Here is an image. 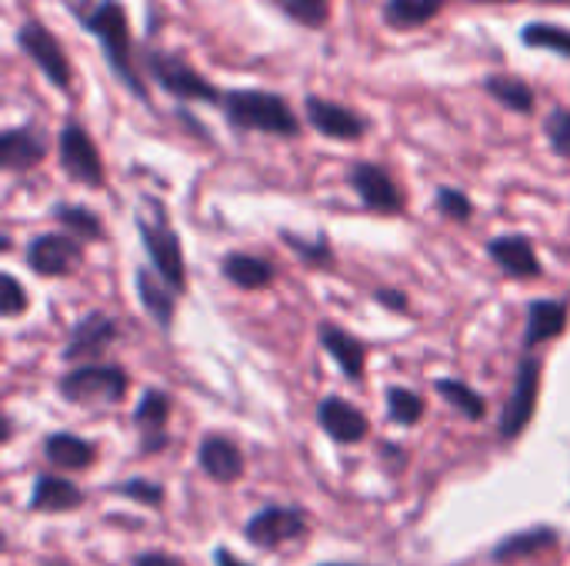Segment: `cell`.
<instances>
[{
  "label": "cell",
  "instance_id": "cell-1",
  "mask_svg": "<svg viewBox=\"0 0 570 566\" xmlns=\"http://www.w3.org/2000/svg\"><path fill=\"white\" fill-rule=\"evenodd\" d=\"M77 20L100 40L104 57L110 63V70L120 77V83L137 93L140 100H150L137 67H134V43H130V27H127V13L120 7V0H100L97 7H73Z\"/></svg>",
  "mask_w": 570,
  "mask_h": 566
},
{
  "label": "cell",
  "instance_id": "cell-2",
  "mask_svg": "<svg viewBox=\"0 0 570 566\" xmlns=\"http://www.w3.org/2000/svg\"><path fill=\"white\" fill-rule=\"evenodd\" d=\"M224 117L237 130H261V133H281L297 137L301 123L291 110V103L281 93L271 90H227L224 93Z\"/></svg>",
  "mask_w": 570,
  "mask_h": 566
},
{
  "label": "cell",
  "instance_id": "cell-3",
  "mask_svg": "<svg viewBox=\"0 0 570 566\" xmlns=\"http://www.w3.org/2000/svg\"><path fill=\"white\" fill-rule=\"evenodd\" d=\"M127 370L117 364H80L73 370H67L57 384L60 397L67 404H120L127 397Z\"/></svg>",
  "mask_w": 570,
  "mask_h": 566
},
{
  "label": "cell",
  "instance_id": "cell-4",
  "mask_svg": "<svg viewBox=\"0 0 570 566\" xmlns=\"http://www.w3.org/2000/svg\"><path fill=\"white\" fill-rule=\"evenodd\" d=\"M311 530V517L304 507L287 504H264L250 520L244 524V540L257 550H281L284 544L304 540Z\"/></svg>",
  "mask_w": 570,
  "mask_h": 566
},
{
  "label": "cell",
  "instance_id": "cell-5",
  "mask_svg": "<svg viewBox=\"0 0 570 566\" xmlns=\"http://www.w3.org/2000/svg\"><path fill=\"white\" fill-rule=\"evenodd\" d=\"M137 234L144 240V250L150 257V267L177 290L184 294L187 287V267H184V254H180V240L170 230V224L164 220V210L144 214L137 217Z\"/></svg>",
  "mask_w": 570,
  "mask_h": 566
},
{
  "label": "cell",
  "instance_id": "cell-6",
  "mask_svg": "<svg viewBox=\"0 0 570 566\" xmlns=\"http://www.w3.org/2000/svg\"><path fill=\"white\" fill-rule=\"evenodd\" d=\"M144 67L177 100H210V103L224 100V93L204 73H197L184 57H174V53H164V50H150L144 57Z\"/></svg>",
  "mask_w": 570,
  "mask_h": 566
},
{
  "label": "cell",
  "instance_id": "cell-7",
  "mask_svg": "<svg viewBox=\"0 0 570 566\" xmlns=\"http://www.w3.org/2000/svg\"><path fill=\"white\" fill-rule=\"evenodd\" d=\"M541 370L544 367H541L538 357H524L518 364L514 390H511V397L504 404V414H501V424H498V434H501L504 444L518 440L531 427V420L538 414V400H541Z\"/></svg>",
  "mask_w": 570,
  "mask_h": 566
},
{
  "label": "cell",
  "instance_id": "cell-8",
  "mask_svg": "<svg viewBox=\"0 0 570 566\" xmlns=\"http://www.w3.org/2000/svg\"><path fill=\"white\" fill-rule=\"evenodd\" d=\"M17 43H20V50L43 70V77H47L53 87L70 90L73 73H70L67 53H63L60 40H57L40 20H23L20 30H17Z\"/></svg>",
  "mask_w": 570,
  "mask_h": 566
},
{
  "label": "cell",
  "instance_id": "cell-9",
  "mask_svg": "<svg viewBox=\"0 0 570 566\" xmlns=\"http://www.w3.org/2000/svg\"><path fill=\"white\" fill-rule=\"evenodd\" d=\"M347 183L361 197V203L374 214H401L404 210V193L397 180L374 160H354L347 167Z\"/></svg>",
  "mask_w": 570,
  "mask_h": 566
},
{
  "label": "cell",
  "instance_id": "cell-10",
  "mask_svg": "<svg viewBox=\"0 0 570 566\" xmlns=\"http://www.w3.org/2000/svg\"><path fill=\"white\" fill-rule=\"evenodd\" d=\"M57 150H60V167H63V173H67L70 180L87 183V187H100V183H104L100 150H97V143L90 140L87 127L67 123V127L60 130Z\"/></svg>",
  "mask_w": 570,
  "mask_h": 566
},
{
  "label": "cell",
  "instance_id": "cell-11",
  "mask_svg": "<svg viewBox=\"0 0 570 566\" xmlns=\"http://www.w3.org/2000/svg\"><path fill=\"white\" fill-rule=\"evenodd\" d=\"M80 260H83V247L73 237L40 234L27 247V264L37 277H67V274H73V267Z\"/></svg>",
  "mask_w": 570,
  "mask_h": 566
},
{
  "label": "cell",
  "instance_id": "cell-12",
  "mask_svg": "<svg viewBox=\"0 0 570 566\" xmlns=\"http://www.w3.org/2000/svg\"><path fill=\"white\" fill-rule=\"evenodd\" d=\"M304 113H307V123L314 130H321L324 137H331V140H351L354 143V140H361L367 133V120L357 110H351L344 103H334L327 97H307Z\"/></svg>",
  "mask_w": 570,
  "mask_h": 566
},
{
  "label": "cell",
  "instance_id": "cell-13",
  "mask_svg": "<svg viewBox=\"0 0 570 566\" xmlns=\"http://www.w3.org/2000/svg\"><path fill=\"white\" fill-rule=\"evenodd\" d=\"M167 420H170V394L164 390H144L137 410H134V427L140 437V457H154L160 450H167L170 437H167Z\"/></svg>",
  "mask_w": 570,
  "mask_h": 566
},
{
  "label": "cell",
  "instance_id": "cell-14",
  "mask_svg": "<svg viewBox=\"0 0 570 566\" xmlns=\"http://www.w3.org/2000/svg\"><path fill=\"white\" fill-rule=\"evenodd\" d=\"M197 464H200V470H204L214 484H220V487L237 484V480L244 477V470H247L244 450H240L230 437H224V434H207V437L200 440V447H197Z\"/></svg>",
  "mask_w": 570,
  "mask_h": 566
},
{
  "label": "cell",
  "instance_id": "cell-15",
  "mask_svg": "<svg viewBox=\"0 0 570 566\" xmlns=\"http://www.w3.org/2000/svg\"><path fill=\"white\" fill-rule=\"evenodd\" d=\"M87 504V494L60 477V474H37L33 477V487H30V514H47V517H57V514H73Z\"/></svg>",
  "mask_w": 570,
  "mask_h": 566
},
{
  "label": "cell",
  "instance_id": "cell-16",
  "mask_svg": "<svg viewBox=\"0 0 570 566\" xmlns=\"http://www.w3.org/2000/svg\"><path fill=\"white\" fill-rule=\"evenodd\" d=\"M317 424L334 444H361L371 434V420L364 417V410H357L344 397H324L317 404Z\"/></svg>",
  "mask_w": 570,
  "mask_h": 566
},
{
  "label": "cell",
  "instance_id": "cell-17",
  "mask_svg": "<svg viewBox=\"0 0 570 566\" xmlns=\"http://www.w3.org/2000/svg\"><path fill=\"white\" fill-rule=\"evenodd\" d=\"M558 547H561V530L548 527V524H538V527H528V530H518V534L498 540L494 550H491V564H521V560L551 554Z\"/></svg>",
  "mask_w": 570,
  "mask_h": 566
},
{
  "label": "cell",
  "instance_id": "cell-18",
  "mask_svg": "<svg viewBox=\"0 0 570 566\" xmlns=\"http://www.w3.org/2000/svg\"><path fill=\"white\" fill-rule=\"evenodd\" d=\"M488 257L514 280H534L544 274L541 267V257L534 254V244L531 237L524 234H501L488 244Z\"/></svg>",
  "mask_w": 570,
  "mask_h": 566
},
{
  "label": "cell",
  "instance_id": "cell-19",
  "mask_svg": "<svg viewBox=\"0 0 570 566\" xmlns=\"http://www.w3.org/2000/svg\"><path fill=\"white\" fill-rule=\"evenodd\" d=\"M114 340H117V324H114V317L94 310V314H87V317L73 327V334H70V340H67V347H63V360H67V364L90 360V357H97L100 350H107Z\"/></svg>",
  "mask_w": 570,
  "mask_h": 566
},
{
  "label": "cell",
  "instance_id": "cell-20",
  "mask_svg": "<svg viewBox=\"0 0 570 566\" xmlns=\"http://www.w3.org/2000/svg\"><path fill=\"white\" fill-rule=\"evenodd\" d=\"M317 337H321V347L334 357V364L341 367V374L347 377V380H354V384H361L364 380V367H367V347L354 337V334H347V330H341L337 324H321V330H317Z\"/></svg>",
  "mask_w": 570,
  "mask_h": 566
},
{
  "label": "cell",
  "instance_id": "cell-21",
  "mask_svg": "<svg viewBox=\"0 0 570 566\" xmlns=\"http://www.w3.org/2000/svg\"><path fill=\"white\" fill-rule=\"evenodd\" d=\"M43 460L57 470H67V474H80V470H90L94 460H97V447L77 434H50L43 437Z\"/></svg>",
  "mask_w": 570,
  "mask_h": 566
},
{
  "label": "cell",
  "instance_id": "cell-22",
  "mask_svg": "<svg viewBox=\"0 0 570 566\" xmlns=\"http://www.w3.org/2000/svg\"><path fill=\"white\" fill-rule=\"evenodd\" d=\"M134 280H137V294H140L144 310L154 317V324H157L160 330H170V324H174V307H177V290H174L154 267H140Z\"/></svg>",
  "mask_w": 570,
  "mask_h": 566
},
{
  "label": "cell",
  "instance_id": "cell-23",
  "mask_svg": "<svg viewBox=\"0 0 570 566\" xmlns=\"http://www.w3.org/2000/svg\"><path fill=\"white\" fill-rule=\"evenodd\" d=\"M570 307L564 300H538L528 307V330H524V347L534 350L541 344L558 340L568 330Z\"/></svg>",
  "mask_w": 570,
  "mask_h": 566
},
{
  "label": "cell",
  "instance_id": "cell-24",
  "mask_svg": "<svg viewBox=\"0 0 570 566\" xmlns=\"http://www.w3.org/2000/svg\"><path fill=\"white\" fill-rule=\"evenodd\" d=\"M47 157V143L30 127H13L0 133V167L3 170H30Z\"/></svg>",
  "mask_w": 570,
  "mask_h": 566
},
{
  "label": "cell",
  "instance_id": "cell-25",
  "mask_svg": "<svg viewBox=\"0 0 570 566\" xmlns=\"http://www.w3.org/2000/svg\"><path fill=\"white\" fill-rule=\"evenodd\" d=\"M224 277L240 287V290H264L274 284V267L271 260L264 257H254V254H227L224 264H220Z\"/></svg>",
  "mask_w": 570,
  "mask_h": 566
},
{
  "label": "cell",
  "instance_id": "cell-26",
  "mask_svg": "<svg viewBox=\"0 0 570 566\" xmlns=\"http://www.w3.org/2000/svg\"><path fill=\"white\" fill-rule=\"evenodd\" d=\"M484 90H488L498 103H504L508 110H514V113H534L538 93H534V87H531L528 80H521V77H514V73H491V77L484 80Z\"/></svg>",
  "mask_w": 570,
  "mask_h": 566
},
{
  "label": "cell",
  "instance_id": "cell-27",
  "mask_svg": "<svg viewBox=\"0 0 570 566\" xmlns=\"http://www.w3.org/2000/svg\"><path fill=\"white\" fill-rule=\"evenodd\" d=\"M451 0H387L384 3V20L394 30H414L428 20H434Z\"/></svg>",
  "mask_w": 570,
  "mask_h": 566
},
{
  "label": "cell",
  "instance_id": "cell-28",
  "mask_svg": "<svg viewBox=\"0 0 570 566\" xmlns=\"http://www.w3.org/2000/svg\"><path fill=\"white\" fill-rule=\"evenodd\" d=\"M434 390L464 417V420H471V424H481L484 417H488V400L474 390V387H468L464 380H454V377H441V380H434Z\"/></svg>",
  "mask_w": 570,
  "mask_h": 566
},
{
  "label": "cell",
  "instance_id": "cell-29",
  "mask_svg": "<svg viewBox=\"0 0 570 566\" xmlns=\"http://www.w3.org/2000/svg\"><path fill=\"white\" fill-rule=\"evenodd\" d=\"M428 414V404L421 394L407 390V387H391L387 390V417L391 424H401V427H417Z\"/></svg>",
  "mask_w": 570,
  "mask_h": 566
},
{
  "label": "cell",
  "instance_id": "cell-30",
  "mask_svg": "<svg viewBox=\"0 0 570 566\" xmlns=\"http://www.w3.org/2000/svg\"><path fill=\"white\" fill-rule=\"evenodd\" d=\"M521 40H524L528 47H541V50H554V53H561V57H570V27H558V23L534 20V23H524Z\"/></svg>",
  "mask_w": 570,
  "mask_h": 566
},
{
  "label": "cell",
  "instance_id": "cell-31",
  "mask_svg": "<svg viewBox=\"0 0 570 566\" xmlns=\"http://www.w3.org/2000/svg\"><path fill=\"white\" fill-rule=\"evenodd\" d=\"M53 217L73 230L80 240H100L104 237V227H100V217L90 210V207H77V203H57L53 207Z\"/></svg>",
  "mask_w": 570,
  "mask_h": 566
},
{
  "label": "cell",
  "instance_id": "cell-32",
  "mask_svg": "<svg viewBox=\"0 0 570 566\" xmlns=\"http://www.w3.org/2000/svg\"><path fill=\"white\" fill-rule=\"evenodd\" d=\"M284 240H287V247H291V250L307 264V267H314V270H331V267H334V250H331V244H327V237H324V234H317V237L304 240L301 234L284 230Z\"/></svg>",
  "mask_w": 570,
  "mask_h": 566
},
{
  "label": "cell",
  "instance_id": "cell-33",
  "mask_svg": "<svg viewBox=\"0 0 570 566\" xmlns=\"http://www.w3.org/2000/svg\"><path fill=\"white\" fill-rule=\"evenodd\" d=\"M110 494H117V497H124V500H134V504H140V507H150V510H160V507H164V500H167L164 484H157V480H144V477L120 480V484H114V487H110Z\"/></svg>",
  "mask_w": 570,
  "mask_h": 566
},
{
  "label": "cell",
  "instance_id": "cell-34",
  "mask_svg": "<svg viewBox=\"0 0 570 566\" xmlns=\"http://www.w3.org/2000/svg\"><path fill=\"white\" fill-rule=\"evenodd\" d=\"M434 207L441 210V217L458 220V224H468V220H471V214H474L471 197H468L464 190H458V187H438Z\"/></svg>",
  "mask_w": 570,
  "mask_h": 566
},
{
  "label": "cell",
  "instance_id": "cell-35",
  "mask_svg": "<svg viewBox=\"0 0 570 566\" xmlns=\"http://www.w3.org/2000/svg\"><path fill=\"white\" fill-rule=\"evenodd\" d=\"M544 133L554 147L558 157L570 160V110L568 107H554L544 120Z\"/></svg>",
  "mask_w": 570,
  "mask_h": 566
},
{
  "label": "cell",
  "instance_id": "cell-36",
  "mask_svg": "<svg viewBox=\"0 0 570 566\" xmlns=\"http://www.w3.org/2000/svg\"><path fill=\"white\" fill-rule=\"evenodd\" d=\"M284 7L294 20H301L304 27H314V30L321 23H327V13H331V0H287Z\"/></svg>",
  "mask_w": 570,
  "mask_h": 566
},
{
  "label": "cell",
  "instance_id": "cell-37",
  "mask_svg": "<svg viewBox=\"0 0 570 566\" xmlns=\"http://www.w3.org/2000/svg\"><path fill=\"white\" fill-rule=\"evenodd\" d=\"M0 290H3V297H0V314H3L7 320L20 317V314L27 310V294H23V287L17 284V277H13V274H3Z\"/></svg>",
  "mask_w": 570,
  "mask_h": 566
},
{
  "label": "cell",
  "instance_id": "cell-38",
  "mask_svg": "<svg viewBox=\"0 0 570 566\" xmlns=\"http://www.w3.org/2000/svg\"><path fill=\"white\" fill-rule=\"evenodd\" d=\"M130 566H190L184 557H177V554H167V550H140Z\"/></svg>",
  "mask_w": 570,
  "mask_h": 566
},
{
  "label": "cell",
  "instance_id": "cell-39",
  "mask_svg": "<svg viewBox=\"0 0 570 566\" xmlns=\"http://www.w3.org/2000/svg\"><path fill=\"white\" fill-rule=\"evenodd\" d=\"M374 300H377L381 307H387V310H397V314L407 310V294H404V290H387V287H381V290H374Z\"/></svg>",
  "mask_w": 570,
  "mask_h": 566
},
{
  "label": "cell",
  "instance_id": "cell-40",
  "mask_svg": "<svg viewBox=\"0 0 570 566\" xmlns=\"http://www.w3.org/2000/svg\"><path fill=\"white\" fill-rule=\"evenodd\" d=\"M381 454H384V460L391 464V474H404V467H407V454H404L401 447L384 444V447H381Z\"/></svg>",
  "mask_w": 570,
  "mask_h": 566
},
{
  "label": "cell",
  "instance_id": "cell-41",
  "mask_svg": "<svg viewBox=\"0 0 570 566\" xmlns=\"http://www.w3.org/2000/svg\"><path fill=\"white\" fill-rule=\"evenodd\" d=\"M210 557H214V566H254V564H247V560H240V557H237L230 547H224V544H217Z\"/></svg>",
  "mask_w": 570,
  "mask_h": 566
},
{
  "label": "cell",
  "instance_id": "cell-42",
  "mask_svg": "<svg viewBox=\"0 0 570 566\" xmlns=\"http://www.w3.org/2000/svg\"><path fill=\"white\" fill-rule=\"evenodd\" d=\"M474 3H518V0H474Z\"/></svg>",
  "mask_w": 570,
  "mask_h": 566
},
{
  "label": "cell",
  "instance_id": "cell-43",
  "mask_svg": "<svg viewBox=\"0 0 570 566\" xmlns=\"http://www.w3.org/2000/svg\"><path fill=\"white\" fill-rule=\"evenodd\" d=\"M317 566H361V564H317Z\"/></svg>",
  "mask_w": 570,
  "mask_h": 566
},
{
  "label": "cell",
  "instance_id": "cell-44",
  "mask_svg": "<svg viewBox=\"0 0 570 566\" xmlns=\"http://www.w3.org/2000/svg\"><path fill=\"white\" fill-rule=\"evenodd\" d=\"M544 3H570V0H544Z\"/></svg>",
  "mask_w": 570,
  "mask_h": 566
},
{
  "label": "cell",
  "instance_id": "cell-45",
  "mask_svg": "<svg viewBox=\"0 0 570 566\" xmlns=\"http://www.w3.org/2000/svg\"><path fill=\"white\" fill-rule=\"evenodd\" d=\"M57 566H63V564H57Z\"/></svg>",
  "mask_w": 570,
  "mask_h": 566
}]
</instances>
